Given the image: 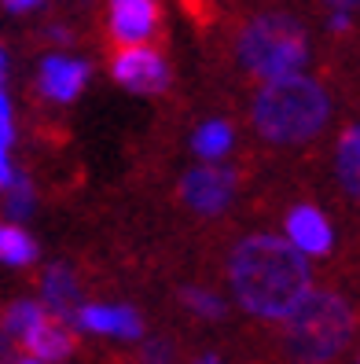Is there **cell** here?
I'll list each match as a JSON object with an SVG mask.
<instances>
[{
  "label": "cell",
  "instance_id": "obj_19",
  "mask_svg": "<svg viewBox=\"0 0 360 364\" xmlns=\"http://www.w3.org/2000/svg\"><path fill=\"white\" fill-rule=\"evenodd\" d=\"M11 140H15V129H11V103H8L4 92H0V151H8Z\"/></svg>",
  "mask_w": 360,
  "mask_h": 364
},
{
  "label": "cell",
  "instance_id": "obj_5",
  "mask_svg": "<svg viewBox=\"0 0 360 364\" xmlns=\"http://www.w3.org/2000/svg\"><path fill=\"white\" fill-rule=\"evenodd\" d=\"M231 196H236V169H224V166H195L180 181L184 206L202 213V218L221 213L231 203Z\"/></svg>",
  "mask_w": 360,
  "mask_h": 364
},
{
  "label": "cell",
  "instance_id": "obj_24",
  "mask_svg": "<svg viewBox=\"0 0 360 364\" xmlns=\"http://www.w3.org/2000/svg\"><path fill=\"white\" fill-rule=\"evenodd\" d=\"M4 77H8V52L0 48V85H4Z\"/></svg>",
  "mask_w": 360,
  "mask_h": 364
},
{
  "label": "cell",
  "instance_id": "obj_4",
  "mask_svg": "<svg viewBox=\"0 0 360 364\" xmlns=\"http://www.w3.org/2000/svg\"><path fill=\"white\" fill-rule=\"evenodd\" d=\"M236 55L243 70L253 74L261 85L280 81L302 74V67L309 63V33L290 15H258L243 26Z\"/></svg>",
  "mask_w": 360,
  "mask_h": 364
},
{
  "label": "cell",
  "instance_id": "obj_15",
  "mask_svg": "<svg viewBox=\"0 0 360 364\" xmlns=\"http://www.w3.org/2000/svg\"><path fill=\"white\" fill-rule=\"evenodd\" d=\"M37 258L33 240L18 225H0V262L4 265H30Z\"/></svg>",
  "mask_w": 360,
  "mask_h": 364
},
{
  "label": "cell",
  "instance_id": "obj_7",
  "mask_svg": "<svg viewBox=\"0 0 360 364\" xmlns=\"http://www.w3.org/2000/svg\"><path fill=\"white\" fill-rule=\"evenodd\" d=\"M283 240L290 247H298L305 258H324L334 247V232L316 206H294L287 213V235Z\"/></svg>",
  "mask_w": 360,
  "mask_h": 364
},
{
  "label": "cell",
  "instance_id": "obj_10",
  "mask_svg": "<svg viewBox=\"0 0 360 364\" xmlns=\"http://www.w3.org/2000/svg\"><path fill=\"white\" fill-rule=\"evenodd\" d=\"M89 81V63L81 59H67V55H48L40 63V92L67 103V100H77V92L84 89Z\"/></svg>",
  "mask_w": 360,
  "mask_h": 364
},
{
  "label": "cell",
  "instance_id": "obj_20",
  "mask_svg": "<svg viewBox=\"0 0 360 364\" xmlns=\"http://www.w3.org/2000/svg\"><path fill=\"white\" fill-rule=\"evenodd\" d=\"M143 360L147 364H169V360H173V346H169L165 338L147 342V346H143Z\"/></svg>",
  "mask_w": 360,
  "mask_h": 364
},
{
  "label": "cell",
  "instance_id": "obj_2",
  "mask_svg": "<svg viewBox=\"0 0 360 364\" xmlns=\"http://www.w3.org/2000/svg\"><path fill=\"white\" fill-rule=\"evenodd\" d=\"M250 118L268 144H305L316 133H324V125L331 122V96L320 81L290 74L261 85V92L250 103Z\"/></svg>",
  "mask_w": 360,
  "mask_h": 364
},
{
  "label": "cell",
  "instance_id": "obj_6",
  "mask_svg": "<svg viewBox=\"0 0 360 364\" xmlns=\"http://www.w3.org/2000/svg\"><path fill=\"white\" fill-rule=\"evenodd\" d=\"M114 77L125 85V89H133L140 96H155L169 85V67L165 59L147 48V45H125L118 55H114Z\"/></svg>",
  "mask_w": 360,
  "mask_h": 364
},
{
  "label": "cell",
  "instance_id": "obj_8",
  "mask_svg": "<svg viewBox=\"0 0 360 364\" xmlns=\"http://www.w3.org/2000/svg\"><path fill=\"white\" fill-rule=\"evenodd\" d=\"M74 324L84 331L118 335V338H140L143 335V320L129 306H77Z\"/></svg>",
  "mask_w": 360,
  "mask_h": 364
},
{
  "label": "cell",
  "instance_id": "obj_12",
  "mask_svg": "<svg viewBox=\"0 0 360 364\" xmlns=\"http://www.w3.org/2000/svg\"><path fill=\"white\" fill-rule=\"evenodd\" d=\"M45 309L52 313V316H59V320H74V313H77V280H74V272L67 269V265H52L48 272H45Z\"/></svg>",
  "mask_w": 360,
  "mask_h": 364
},
{
  "label": "cell",
  "instance_id": "obj_22",
  "mask_svg": "<svg viewBox=\"0 0 360 364\" xmlns=\"http://www.w3.org/2000/svg\"><path fill=\"white\" fill-rule=\"evenodd\" d=\"M15 173H11V162H8V155L0 151V188H8V181H11Z\"/></svg>",
  "mask_w": 360,
  "mask_h": 364
},
{
  "label": "cell",
  "instance_id": "obj_3",
  "mask_svg": "<svg viewBox=\"0 0 360 364\" xmlns=\"http://www.w3.org/2000/svg\"><path fill=\"white\" fill-rule=\"evenodd\" d=\"M356 331V313L334 291H305L283 316V350L298 364H331Z\"/></svg>",
  "mask_w": 360,
  "mask_h": 364
},
{
  "label": "cell",
  "instance_id": "obj_23",
  "mask_svg": "<svg viewBox=\"0 0 360 364\" xmlns=\"http://www.w3.org/2000/svg\"><path fill=\"white\" fill-rule=\"evenodd\" d=\"M4 4L11 8V11H30V8H37L40 0H4Z\"/></svg>",
  "mask_w": 360,
  "mask_h": 364
},
{
  "label": "cell",
  "instance_id": "obj_26",
  "mask_svg": "<svg viewBox=\"0 0 360 364\" xmlns=\"http://www.w3.org/2000/svg\"><path fill=\"white\" fill-rule=\"evenodd\" d=\"M356 364H360V357H356Z\"/></svg>",
  "mask_w": 360,
  "mask_h": 364
},
{
  "label": "cell",
  "instance_id": "obj_13",
  "mask_svg": "<svg viewBox=\"0 0 360 364\" xmlns=\"http://www.w3.org/2000/svg\"><path fill=\"white\" fill-rule=\"evenodd\" d=\"M334 173L353 199H360V122L346 125L334 144Z\"/></svg>",
  "mask_w": 360,
  "mask_h": 364
},
{
  "label": "cell",
  "instance_id": "obj_11",
  "mask_svg": "<svg viewBox=\"0 0 360 364\" xmlns=\"http://www.w3.org/2000/svg\"><path fill=\"white\" fill-rule=\"evenodd\" d=\"M18 342L26 346L30 357L45 360V364H48V360H62V357L74 350V335H70V328H67V320H59V316H52V313L40 316Z\"/></svg>",
  "mask_w": 360,
  "mask_h": 364
},
{
  "label": "cell",
  "instance_id": "obj_18",
  "mask_svg": "<svg viewBox=\"0 0 360 364\" xmlns=\"http://www.w3.org/2000/svg\"><path fill=\"white\" fill-rule=\"evenodd\" d=\"M184 306L187 309H195L199 316H206V320H214V316H224V302L214 294V291H202V287H187L184 294Z\"/></svg>",
  "mask_w": 360,
  "mask_h": 364
},
{
  "label": "cell",
  "instance_id": "obj_1",
  "mask_svg": "<svg viewBox=\"0 0 360 364\" xmlns=\"http://www.w3.org/2000/svg\"><path fill=\"white\" fill-rule=\"evenodd\" d=\"M228 280L236 291V302L258 320H283L302 294L312 287L309 258L290 247L283 235H246L231 250Z\"/></svg>",
  "mask_w": 360,
  "mask_h": 364
},
{
  "label": "cell",
  "instance_id": "obj_9",
  "mask_svg": "<svg viewBox=\"0 0 360 364\" xmlns=\"http://www.w3.org/2000/svg\"><path fill=\"white\" fill-rule=\"evenodd\" d=\"M155 0H111V33L121 45H143L155 33Z\"/></svg>",
  "mask_w": 360,
  "mask_h": 364
},
{
  "label": "cell",
  "instance_id": "obj_14",
  "mask_svg": "<svg viewBox=\"0 0 360 364\" xmlns=\"http://www.w3.org/2000/svg\"><path fill=\"white\" fill-rule=\"evenodd\" d=\"M231 136H236V133H231V125L214 118V122H202L195 129L192 147H195V155H202V159H221V155L231 151Z\"/></svg>",
  "mask_w": 360,
  "mask_h": 364
},
{
  "label": "cell",
  "instance_id": "obj_25",
  "mask_svg": "<svg viewBox=\"0 0 360 364\" xmlns=\"http://www.w3.org/2000/svg\"><path fill=\"white\" fill-rule=\"evenodd\" d=\"M23 364H45V360H37V357H26V360H23Z\"/></svg>",
  "mask_w": 360,
  "mask_h": 364
},
{
  "label": "cell",
  "instance_id": "obj_17",
  "mask_svg": "<svg viewBox=\"0 0 360 364\" xmlns=\"http://www.w3.org/2000/svg\"><path fill=\"white\" fill-rule=\"evenodd\" d=\"M4 191H8V196H4V210H8V218L23 221L26 213L33 210V184H30L26 177H11Z\"/></svg>",
  "mask_w": 360,
  "mask_h": 364
},
{
  "label": "cell",
  "instance_id": "obj_16",
  "mask_svg": "<svg viewBox=\"0 0 360 364\" xmlns=\"http://www.w3.org/2000/svg\"><path fill=\"white\" fill-rule=\"evenodd\" d=\"M45 313H48V309L40 306V302H15V306H8V313H4V335L23 338Z\"/></svg>",
  "mask_w": 360,
  "mask_h": 364
},
{
  "label": "cell",
  "instance_id": "obj_21",
  "mask_svg": "<svg viewBox=\"0 0 360 364\" xmlns=\"http://www.w3.org/2000/svg\"><path fill=\"white\" fill-rule=\"evenodd\" d=\"M331 4V11H360V0H324Z\"/></svg>",
  "mask_w": 360,
  "mask_h": 364
}]
</instances>
